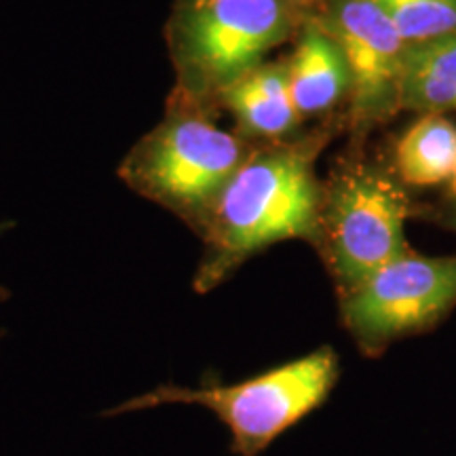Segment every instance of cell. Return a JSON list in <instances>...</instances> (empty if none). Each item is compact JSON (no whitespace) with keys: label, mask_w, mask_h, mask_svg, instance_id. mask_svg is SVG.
Wrapping results in <instances>:
<instances>
[{"label":"cell","mask_w":456,"mask_h":456,"mask_svg":"<svg viewBox=\"0 0 456 456\" xmlns=\"http://www.w3.org/2000/svg\"><path fill=\"white\" fill-rule=\"evenodd\" d=\"M448 220H450V224H452V226L456 228V214H452V216H450V218H448Z\"/></svg>","instance_id":"cell-15"},{"label":"cell","mask_w":456,"mask_h":456,"mask_svg":"<svg viewBox=\"0 0 456 456\" xmlns=\"http://www.w3.org/2000/svg\"><path fill=\"white\" fill-rule=\"evenodd\" d=\"M340 298L342 328L366 357L437 328L456 309V256L406 252Z\"/></svg>","instance_id":"cell-6"},{"label":"cell","mask_w":456,"mask_h":456,"mask_svg":"<svg viewBox=\"0 0 456 456\" xmlns=\"http://www.w3.org/2000/svg\"><path fill=\"white\" fill-rule=\"evenodd\" d=\"M456 169V125L442 114H423L395 146V175L403 186L450 182Z\"/></svg>","instance_id":"cell-11"},{"label":"cell","mask_w":456,"mask_h":456,"mask_svg":"<svg viewBox=\"0 0 456 456\" xmlns=\"http://www.w3.org/2000/svg\"><path fill=\"white\" fill-rule=\"evenodd\" d=\"M322 24L349 66V94L357 123H379L399 110L406 41L374 0H326Z\"/></svg>","instance_id":"cell-7"},{"label":"cell","mask_w":456,"mask_h":456,"mask_svg":"<svg viewBox=\"0 0 456 456\" xmlns=\"http://www.w3.org/2000/svg\"><path fill=\"white\" fill-rule=\"evenodd\" d=\"M218 104L235 117L239 135L245 140L281 142L300 121L285 61H262L245 72L220 91Z\"/></svg>","instance_id":"cell-8"},{"label":"cell","mask_w":456,"mask_h":456,"mask_svg":"<svg viewBox=\"0 0 456 456\" xmlns=\"http://www.w3.org/2000/svg\"><path fill=\"white\" fill-rule=\"evenodd\" d=\"M285 64L300 118L330 110L349 91L345 53L322 20H302L298 43Z\"/></svg>","instance_id":"cell-9"},{"label":"cell","mask_w":456,"mask_h":456,"mask_svg":"<svg viewBox=\"0 0 456 456\" xmlns=\"http://www.w3.org/2000/svg\"><path fill=\"white\" fill-rule=\"evenodd\" d=\"M340 379V359L332 346H319L281 366L265 370L239 383L218 379L199 387L159 385L152 391L102 412L104 419L140 410L184 403L214 412L231 433V450L260 456L281 433L326 402Z\"/></svg>","instance_id":"cell-4"},{"label":"cell","mask_w":456,"mask_h":456,"mask_svg":"<svg viewBox=\"0 0 456 456\" xmlns=\"http://www.w3.org/2000/svg\"><path fill=\"white\" fill-rule=\"evenodd\" d=\"M450 192H452V197L456 199V169H454V174H452V178H450Z\"/></svg>","instance_id":"cell-14"},{"label":"cell","mask_w":456,"mask_h":456,"mask_svg":"<svg viewBox=\"0 0 456 456\" xmlns=\"http://www.w3.org/2000/svg\"><path fill=\"white\" fill-rule=\"evenodd\" d=\"M406 45L456 32V0H374Z\"/></svg>","instance_id":"cell-12"},{"label":"cell","mask_w":456,"mask_h":456,"mask_svg":"<svg viewBox=\"0 0 456 456\" xmlns=\"http://www.w3.org/2000/svg\"><path fill=\"white\" fill-rule=\"evenodd\" d=\"M298 3H302V0H298Z\"/></svg>","instance_id":"cell-16"},{"label":"cell","mask_w":456,"mask_h":456,"mask_svg":"<svg viewBox=\"0 0 456 456\" xmlns=\"http://www.w3.org/2000/svg\"><path fill=\"white\" fill-rule=\"evenodd\" d=\"M302 24L298 0H175L167 21L174 98L212 108L224 87L265 61Z\"/></svg>","instance_id":"cell-3"},{"label":"cell","mask_w":456,"mask_h":456,"mask_svg":"<svg viewBox=\"0 0 456 456\" xmlns=\"http://www.w3.org/2000/svg\"><path fill=\"white\" fill-rule=\"evenodd\" d=\"M249 152L248 140L216 125L209 108L171 95L163 121L134 144L117 174L199 235Z\"/></svg>","instance_id":"cell-2"},{"label":"cell","mask_w":456,"mask_h":456,"mask_svg":"<svg viewBox=\"0 0 456 456\" xmlns=\"http://www.w3.org/2000/svg\"><path fill=\"white\" fill-rule=\"evenodd\" d=\"M11 226H13V222H4V224L0 226V232H3L4 228H11ZM9 296H11V294H9V289L4 288V285H0V302H4V300H7Z\"/></svg>","instance_id":"cell-13"},{"label":"cell","mask_w":456,"mask_h":456,"mask_svg":"<svg viewBox=\"0 0 456 456\" xmlns=\"http://www.w3.org/2000/svg\"><path fill=\"white\" fill-rule=\"evenodd\" d=\"M406 188L379 165L351 163L322 186L315 245L332 273L338 296L410 252Z\"/></svg>","instance_id":"cell-5"},{"label":"cell","mask_w":456,"mask_h":456,"mask_svg":"<svg viewBox=\"0 0 456 456\" xmlns=\"http://www.w3.org/2000/svg\"><path fill=\"white\" fill-rule=\"evenodd\" d=\"M399 110L420 114L456 110V32L408 45Z\"/></svg>","instance_id":"cell-10"},{"label":"cell","mask_w":456,"mask_h":456,"mask_svg":"<svg viewBox=\"0 0 456 456\" xmlns=\"http://www.w3.org/2000/svg\"><path fill=\"white\" fill-rule=\"evenodd\" d=\"M315 155L317 146L309 142L252 148L199 232L203 254L192 281L197 294L212 292L271 245L292 239L315 243L322 203Z\"/></svg>","instance_id":"cell-1"}]
</instances>
